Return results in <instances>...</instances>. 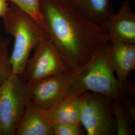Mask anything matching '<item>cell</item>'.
Returning <instances> with one entry per match:
<instances>
[{"label": "cell", "instance_id": "obj_1", "mask_svg": "<svg viewBox=\"0 0 135 135\" xmlns=\"http://www.w3.org/2000/svg\"><path fill=\"white\" fill-rule=\"evenodd\" d=\"M40 8L45 31L70 72L110 43L105 27L87 19L67 0H41Z\"/></svg>", "mask_w": 135, "mask_h": 135}, {"label": "cell", "instance_id": "obj_2", "mask_svg": "<svg viewBox=\"0 0 135 135\" xmlns=\"http://www.w3.org/2000/svg\"><path fill=\"white\" fill-rule=\"evenodd\" d=\"M108 44L97 50L86 63L71 72L69 95L79 96L86 92H93L121 102L133 94L129 82L121 84L113 70L108 54Z\"/></svg>", "mask_w": 135, "mask_h": 135}, {"label": "cell", "instance_id": "obj_3", "mask_svg": "<svg viewBox=\"0 0 135 135\" xmlns=\"http://www.w3.org/2000/svg\"><path fill=\"white\" fill-rule=\"evenodd\" d=\"M2 18L5 31L14 40L10 56L12 74L23 76L32 51L48 35L30 15L14 4Z\"/></svg>", "mask_w": 135, "mask_h": 135}, {"label": "cell", "instance_id": "obj_4", "mask_svg": "<svg viewBox=\"0 0 135 135\" xmlns=\"http://www.w3.org/2000/svg\"><path fill=\"white\" fill-rule=\"evenodd\" d=\"M30 100L29 84L22 76L12 74L0 86V135H16Z\"/></svg>", "mask_w": 135, "mask_h": 135}, {"label": "cell", "instance_id": "obj_5", "mask_svg": "<svg viewBox=\"0 0 135 135\" xmlns=\"http://www.w3.org/2000/svg\"><path fill=\"white\" fill-rule=\"evenodd\" d=\"M80 122L87 135H114L116 125L112 111L113 99L93 92L79 96Z\"/></svg>", "mask_w": 135, "mask_h": 135}, {"label": "cell", "instance_id": "obj_6", "mask_svg": "<svg viewBox=\"0 0 135 135\" xmlns=\"http://www.w3.org/2000/svg\"><path fill=\"white\" fill-rule=\"evenodd\" d=\"M68 71H69L61 55L48 36L34 49V53L26 64L23 77L30 85Z\"/></svg>", "mask_w": 135, "mask_h": 135}, {"label": "cell", "instance_id": "obj_7", "mask_svg": "<svg viewBox=\"0 0 135 135\" xmlns=\"http://www.w3.org/2000/svg\"><path fill=\"white\" fill-rule=\"evenodd\" d=\"M72 73L68 71L29 85L30 99L36 106L49 110L69 95Z\"/></svg>", "mask_w": 135, "mask_h": 135}, {"label": "cell", "instance_id": "obj_8", "mask_svg": "<svg viewBox=\"0 0 135 135\" xmlns=\"http://www.w3.org/2000/svg\"><path fill=\"white\" fill-rule=\"evenodd\" d=\"M104 26L109 35L110 43L135 44V14L130 0H124L118 12L114 13Z\"/></svg>", "mask_w": 135, "mask_h": 135}, {"label": "cell", "instance_id": "obj_9", "mask_svg": "<svg viewBox=\"0 0 135 135\" xmlns=\"http://www.w3.org/2000/svg\"><path fill=\"white\" fill-rule=\"evenodd\" d=\"M108 54L111 67L121 84L128 82L135 69V44L118 43L108 45Z\"/></svg>", "mask_w": 135, "mask_h": 135}, {"label": "cell", "instance_id": "obj_10", "mask_svg": "<svg viewBox=\"0 0 135 135\" xmlns=\"http://www.w3.org/2000/svg\"><path fill=\"white\" fill-rule=\"evenodd\" d=\"M16 135H54L52 124L45 110L29 100L18 126Z\"/></svg>", "mask_w": 135, "mask_h": 135}, {"label": "cell", "instance_id": "obj_11", "mask_svg": "<svg viewBox=\"0 0 135 135\" xmlns=\"http://www.w3.org/2000/svg\"><path fill=\"white\" fill-rule=\"evenodd\" d=\"M50 123L80 125V102L79 97L68 95L55 106L45 110Z\"/></svg>", "mask_w": 135, "mask_h": 135}, {"label": "cell", "instance_id": "obj_12", "mask_svg": "<svg viewBox=\"0 0 135 135\" xmlns=\"http://www.w3.org/2000/svg\"><path fill=\"white\" fill-rule=\"evenodd\" d=\"M70 2L97 24L104 26L114 14L111 0H71Z\"/></svg>", "mask_w": 135, "mask_h": 135}, {"label": "cell", "instance_id": "obj_13", "mask_svg": "<svg viewBox=\"0 0 135 135\" xmlns=\"http://www.w3.org/2000/svg\"><path fill=\"white\" fill-rule=\"evenodd\" d=\"M112 111L116 125L117 135H131L134 131L132 126L135 121L124 110L120 101L113 100Z\"/></svg>", "mask_w": 135, "mask_h": 135}, {"label": "cell", "instance_id": "obj_14", "mask_svg": "<svg viewBox=\"0 0 135 135\" xmlns=\"http://www.w3.org/2000/svg\"><path fill=\"white\" fill-rule=\"evenodd\" d=\"M10 44V39L0 34V86L12 75Z\"/></svg>", "mask_w": 135, "mask_h": 135}, {"label": "cell", "instance_id": "obj_15", "mask_svg": "<svg viewBox=\"0 0 135 135\" xmlns=\"http://www.w3.org/2000/svg\"><path fill=\"white\" fill-rule=\"evenodd\" d=\"M30 15L45 31L43 18L40 12L41 0H8Z\"/></svg>", "mask_w": 135, "mask_h": 135}, {"label": "cell", "instance_id": "obj_16", "mask_svg": "<svg viewBox=\"0 0 135 135\" xmlns=\"http://www.w3.org/2000/svg\"><path fill=\"white\" fill-rule=\"evenodd\" d=\"M54 135H84L85 131L82 126L69 124H53Z\"/></svg>", "mask_w": 135, "mask_h": 135}, {"label": "cell", "instance_id": "obj_17", "mask_svg": "<svg viewBox=\"0 0 135 135\" xmlns=\"http://www.w3.org/2000/svg\"><path fill=\"white\" fill-rule=\"evenodd\" d=\"M121 102L126 113L135 121V106L133 102L129 99V97L124 98Z\"/></svg>", "mask_w": 135, "mask_h": 135}, {"label": "cell", "instance_id": "obj_18", "mask_svg": "<svg viewBox=\"0 0 135 135\" xmlns=\"http://www.w3.org/2000/svg\"><path fill=\"white\" fill-rule=\"evenodd\" d=\"M8 0H0V18H2L8 9L7 1Z\"/></svg>", "mask_w": 135, "mask_h": 135}, {"label": "cell", "instance_id": "obj_19", "mask_svg": "<svg viewBox=\"0 0 135 135\" xmlns=\"http://www.w3.org/2000/svg\"><path fill=\"white\" fill-rule=\"evenodd\" d=\"M68 1H69V2H71V0H67Z\"/></svg>", "mask_w": 135, "mask_h": 135}]
</instances>
